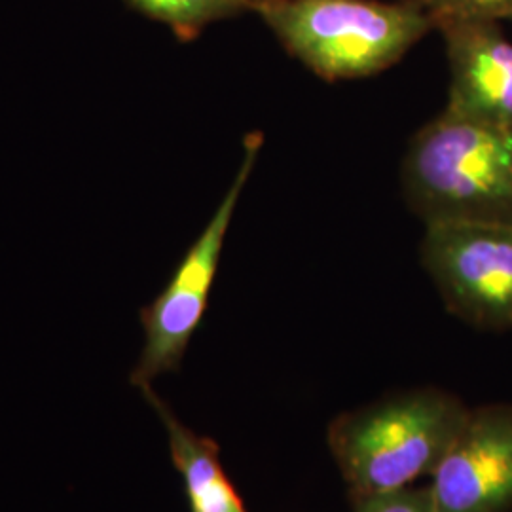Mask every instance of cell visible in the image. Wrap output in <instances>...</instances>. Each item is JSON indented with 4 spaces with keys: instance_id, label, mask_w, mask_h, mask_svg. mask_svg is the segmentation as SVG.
<instances>
[{
    "instance_id": "13",
    "label": "cell",
    "mask_w": 512,
    "mask_h": 512,
    "mask_svg": "<svg viewBox=\"0 0 512 512\" xmlns=\"http://www.w3.org/2000/svg\"><path fill=\"white\" fill-rule=\"evenodd\" d=\"M511 23H512V18H511Z\"/></svg>"
},
{
    "instance_id": "8",
    "label": "cell",
    "mask_w": 512,
    "mask_h": 512,
    "mask_svg": "<svg viewBox=\"0 0 512 512\" xmlns=\"http://www.w3.org/2000/svg\"><path fill=\"white\" fill-rule=\"evenodd\" d=\"M139 391L165 427L171 461L183 478L190 512H249L236 486L224 473L219 444L186 427L152 385Z\"/></svg>"
},
{
    "instance_id": "10",
    "label": "cell",
    "mask_w": 512,
    "mask_h": 512,
    "mask_svg": "<svg viewBox=\"0 0 512 512\" xmlns=\"http://www.w3.org/2000/svg\"><path fill=\"white\" fill-rule=\"evenodd\" d=\"M435 21H511L512 0H408Z\"/></svg>"
},
{
    "instance_id": "3",
    "label": "cell",
    "mask_w": 512,
    "mask_h": 512,
    "mask_svg": "<svg viewBox=\"0 0 512 512\" xmlns=\"http://www.w3.org/2000/svg\"><path fill=\"white\" fill-rule=\"evenodd\" d=\"M256 14L281 46L325 80H355L399 63L435 21L397 0H281Z\"/></svg>"
},
{
    "instance_id": "1",
    "label": "cell",
    "mask_w": 512,
    "mask_h": 512,
    "mask_svg": "<svg viewBox=\"0 0 512 512\" xmlns=\"http://www.w3.org/2000/svg\"><path fill=\"white\" fill-rule=\"evenodd\" d=\"M469 410L454 393L420 387L340 414L330 423L329 448L349 499L391 494L431 478Z\"/></svg>"
},
{
    "instance_id": "4",
    "label": "cell",
    "mask_w": 512,
    "mask_h": 512,
    "mask_svg": "<svg viewBox=\"0 0 512 512\" xmlns=\"http://www.w3.org/2000/svg\"><path fill=\"white\" fill-rule=\"evenodd\" d=\"M260 150L262 135H247L236 177L220 200L217 211L186 251L164 291L141 311L145 346L131 372V385L143 389L162 374L181 368L188 344L207 310L226 234L238 209L239 198L258 162Z\"/></svg>"
},
{
    "instance_id": "6",
    "label": "cell",
    "mask_w": 512,
    "mask_h": 512,
    "mask_svg": "<svg viewBox=\"0 0 512 512\" xmlns=\"http://www.w3.org/2000/svg\"><path fill=\"white\" fill-rule=\"evenodd\" d=\"M431 512L512 509V404L471 408L427 484Z\"/></svg>"
},
{
    "instance_id": "5",
    "label": "cell",
    "mask_w": 512,
    "mask_h": 512,
    "mask_svg": "<svg viewBox=\"0 0 512 512\" xmlns=\"http://www.w3.org/2000/svg\"><path fill=\"white\" fill-rule=\"evenodd\" d=\"M421 260L459 319L478 329L512 330V226L429 222Z\"/></svg>"
},
{
    "instance_id": "12",
    "label": "cell",
    "mask_w": 512,
    "mask_h": 512,
    "mask_svg": "<svg viewBox=\"0 0 512 512\" xmlns=\"http://www.w3.org/2000/svg\"><path fill=\"white\" fill-rule=\"evenodd\" d=\"M274 2H281V0H247L251 12H256V10H260V8L268 6V4H274Z\"/></svg>"
},
{
    "instance_id": "7",
    "label": "cell",
    "mask_w": 512,
    "mask_h": 512,
    "mask_svg": "<svg viewBox=\"0 0 512 512\" xmlns=\"http://www.w3.org/2000/svg\"><path fill=\"white\" fill-rule=\"evenodd\" d=\"M450 69L446 112L512 129V42L499 21L437 25Z\"/></svg>"
},
{
    "instance_id": "2",
    "label": "cell",
    "mask_w": 512,
    "mask_h": 512,
    "mask_svg": "<svg viewBox=\"0 0 512 512\" xmlns=\"http://www.w3.org/2000/svg\"><path fill=\"white\" fill-rule=\"evenodd\" d=\"M401 173L406 202L425 224L512 226V129L442 110L412 139Z\"/></svg>"
},
{
    "instance_id": "11",
    "label": "cell",
    "mask_w": 512,
    "mask_h": 512,
    "mask_svg": "<svg viewBox=\"0 0 512 512\" xmlns=\"http://www.w3.org/2000/svg\"><path fill=\"white\" fill-rule=\"evenodd\" d=\"M355 512H431L429 488H403L391 494L351 501Z\"/></svg>"
},
{
    "instance_id": "9",
    "label": "cell",
    "mask_w": 512,
    "mask_h": 512,
    "mask_svg": "<svg viewBox=\"0 0 512 512\" xmlns=\"http://www.w3.org/2000/svg\"><path fill=\"white\" fill-rule=\"evenodd\" d=\"M131 10L158 21L173 35L188 42L222 19L251 12L247 0H124Z\"/></svg>"
}]
</instances>
